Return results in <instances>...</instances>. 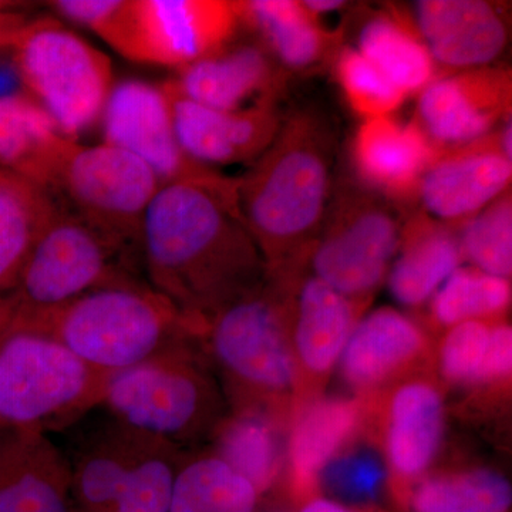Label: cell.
Listing matches in <instances>:
<instances>
[{
  "label": "cell",
  "instance_id": "37",
  "mask_svg": "<svg viewBox=\"0 0 512 512\" xmlns=\"http://www.w3.org/2000/svg\"><path fill=\"white\" fill-rule=\"evenodd\" d=\"M463 259L485 274L510 279L512 272V201L510 192L468 218L458 229Z\"/></svg>",
  "mask_w": 512,
  "mask_h": 512
},
{
  "label": "cell",
  "instance_id": "39",
  "mask_svg": "<svg viewBox=\"0 0 512 512\" xmlns=\"http://www.w3.org/2000/svg\"><path fill=\"white\" fill-rule=\"evenodd\" d=\"M121 5H123V0H57V2H50V8L55 9L63 18L84 26V28L92 29L101 39L109 35L117 16H119Z\"/></svg>",
  "mask_w": 512,
  "mask_h": 512
},
{
  "label": "cell",
  "instance_id": "34",
  "mask_svg": "<svg viewBox=\"0 0 512 512\" xmlns=\"http://www.w3.org/2000/svg\"><path fill=\"white\" fill-rule=\"evenodd\" d=\"M510 305V279L460 266L430 299V313L436 325L448 329L473 320H503Z\"/></svg>",
  "mask_w": 512,
  "mask_h": 512
},
{
  "label": "cell",
  "instance_id": "1",
  "mask_svg": "<svg viewBox=\"0 0 512 512\" xmlns=\"http://www.w3.org/2000/svg\"><path fill=\"white\" fill-rule=\"evenodd\" d=\"M140 261L148 285L204 326L261 285L266 264L239 211L238 178L210 170L161 185L141 227Z\"/></svg>",
  "mask_w": 512,
  "mask_h": 512
},
{
  "label": "cell",
  "instance_id": "17",
  "mask_svg": "<svg viewBox=\"0 0 512 512\" xmlns=\"http://www.w3.org/2000/svg\"><path fill=\"white\" fill-rule=\"evenodd\" d=\"M446 427L443 394L426 377H414L394 387L383 417V450L390 483L400 497L426 476L439 456Z\"/></svg>",
  "mask_w": 512,
  "mask_h": 512
},
{
  "label": "cell",
  "instance_id": "5",
  "mask_svg": "<svg viewBox=\"0 0 512 512\" xmlns=\"http://www.w3.org/2000/svg\"><path fill=\"white\" fill-rule=\"evenodd\" d=\"M106 380L0 298V440L70 426L100 406Z\"/></svg>",
  "mask_w": 512,
  "mask_h": 512
},
{
  "label": "cell",
  "instance_id": "13",
  "mask_svg": "<svg viewBox=\"0 0 512 512\" xmlns=\"http://www.w3.org/2000/svg\"><path fill=\"white\" fill-rule=\"evenodd\" d=\"M362 303L346 298L315 276L292 275L291 339L299 376V402L315 397L339 365L362 318Z\"/></svg>",
  "mask_w": 512,
  "mask_h": 512
},
{
  "label": "cell",
  "instance_id": "25",
  "mask_svg": "<svg viewBox=\"0 0 512 512\" xmlns=\"http://www.w3.org/2000/svg\"><path fill=\"white\" fill-rule=\"evenodd\" d=\"M143 440L111 417L84 439L73 460L67 458L76 512H114Z\"/></svg>",
  "mask_w": 512,
  "mask_h": 512
},
{
  "label": "cell",
  "instance_id": "8",
  "mask_svg": "<svg viewBox=\"0 0 512 512\" xmlns=\"http://www.w3.org/2000/svg\"><path fill=\"white\" fill-rule=\"evenodd\" d=\"M136 255L60 204L2 298L23 315L40 318L93 289L131 278Z\"/></svg>",
  "mask_w": 512,
  "mask_h": 512
},
{
  "label": "cell",
  "instance_id": "20",
  "mask_svg": "<svg viewBox=\"0 0 512 512\" xmlns=\"http://www.w3.org/2000/svg\"><path fill=\"white\" fill-rule=\"evenodd\" d=\"M417 32L434 63L451 69H481L507 46V26L483 0H420L414 5Z\"/></svg>",
  "mask_w": 512,
  "mask_h": 512
},
{
  "label": "cell",
  "instance_id": "35",
  "mask_svg": "<svg viewBox=\"0 0 512 512\" xmlns=\"http://www.w3.org/2000/svg\"><path fill=\"white\" fill-rule=\"evenodd\" d=\"M181 448L144 437L114 512H170Z\"/></svg>",
  "mask_w": 512,
  "mask_h": 512
},
{
  "label": "cell",
  "instance_id": "38",
  "mask_svg": "<svg viewBox=\"0 0 512 512\" xmlns=\"http://www.w3.org/2000/svg\"><path fill=\"white\" fill-rule=\"evenodd\" d=\"M336 77L349 106L365 120L390 116L406 99L375 64L350 47L339 53Z\"/></svg>",
  "mask_w": 512,
  "mask_h": 512
},
{
  "label": "cell",
  "instance_id": "4",
  "mask_svg": "<svg viewBox=\"0 0 512 512\" xmlns=\"http://www.w3.org/2000/svg\"><path fill=\"white\" fill-rule=\"evenodd\" d=\"M30 319L84 365L107 377L175 346L200 342L205 328L136 276L100 286Z\"/></svg>",
  "mask_w": 512,
  "mask_h": 512
},
{
  "label": "cell",
  "instance_id": "28",
  "mask_svg": "<svg viewBox=\"0 0 512 512\" xmlns=\"http://www.w3.org/2000/svg\"><path fill=\"white\" fill-rule=\"evenodd\" d=\"M59 207L47 188L0 168V298L12 291L30 249Z\"/></svg>",
  "mask_w": 512,
  "mask_h": 512
},
{
  "label": "cell",
  "instance_id": "24",
  "mask_svg": "<svg viewBox=\"0 0 512 512\" xmlns=\"http://www.w3.org/2000/svg\"><path fill=\"white\" fill-rule=\"evenodd\" d=\"M397 252L387 286L393 298L409 308L430 302L463 261L453 225L426 214L413 215L403 225Z\"/></svg>",
  "mask_w": 512,
  "mask_h": 512
},
{
  "label": "cell",
  "instance_id": "40",
  "mask_svg": "<svg viewBox=\"0 0 512 512\" xmlns=\"http://www.w3.org/2000/svg\"><path fill=\"white\" fill-rule=\"evenodd\" d=\"M12 5L13 3L0 2V50L12 49L29 22L25 16L10 12Z\"/></svg>",
  "mask_w": 512,
  "mask_h": 512
},
{
  "label": "cell",
  "instance_id": "30",
  "mask_svg": "<svg viewBox=\"0 0 512 512\" xmlns=\"http://www.w3.org/2000/svg\"><path fill=\"white\" fill-rule=\"evenodd\" d=\"M261 494L217 453L181 458L170 512H258Z\"/></svg>",
  "mask_w": 512,
  "mask_h": 512
},
{
  "label": "cell",
  "instance_id": "22",
  "mask_svg": "<svg viewBox=\"0 0 512 512\" xmlns=\"http://www.w3.org/2000/svg\"><path fill=\"white\" fill-rule=\"evenodd\" d=\"M440 151L420 124L377 117L366 120L357 130L353 163L370 187L392 200L406 201L419 195L423 175Z\"/></svg>",
  "mask_w": 512,
  "mask_h": 512
},
{
  "label": "cell",
  "instance_id": "12",
  "mask_svg": "<svg viewBox=\"0 0 512 512\" xmlns=\"http://www.w3.org/2000/svg\"><path fill=\"white\" fill-rule=\"evenodd\" d=\"M104 143L146 163L161 183L210 171L185 156L175 136L173 110L165 86L124 80L113 86L100 117Z\"/></svg>",
  "mask_w": 512,
  "mask_h": 512
},
{
  "label": "cell",
  "instance_id": "10",
  "mask_svg": "<svg viewBox=\"0 0 512 512\" xmlns=\"http://www.w3.org/2000/svg\"><path fill=\"white\" fill-rule=\"evenodd\" d=\"M402 225L386 201L349 188L333 202L306 251L312 275L366 305L389 275Z\"/></svg>",
  "mask_w": 512,
  "mask_h": 512
},
{
  "label": "cell",
  "instance_id": "31",
  "mask_svg": "<svg viewBox=\"0 0 512 512\" xmlns=\"http://www.w3.org/2000/svg\"><path fill=\"white\" fill-rule=\"evenodd\" d=\"M234 8L239 22L261 33L279 60L292 69L319 62L332 43L302 2L249 0L234 2Z\"/></svg>",
  "mask_w": 512,
  "mask_h": 512
},
{
  "label": "cell",
  "instance_id": "6",
  "mask_svg": "<svg viewBox=\"0 0 512 512\" xmlns=\"http://www.w3.org/2000/svg\"><path fill=\"white\" fill-rule=\"evenodd\" d=\"M100 406L126 429L181 450L214 434L227 417L200 342L175 346L107 377Z\"/></svg>",
  "mask_w": 512,
  "mask_h": 512
},
{
  "label": "cell",
  "instance_id": "41",
  "mask_svg": "<svg viewBox=\"0 0 512 512\" xmlns=\"http://www.w3.org/2000/svg\"><path fill=\"white\" fill-rule=\"evenodd\" d=\"M296 512H384L380 508H359L330 500L325 495H313L299 505Z\"/></svg>",
  "mask_w": 512,
  "mask_h": 512
},
{
  "label": "cell",
  "instance_id": "29",
  "mask_svg": "<svg viewBox=\"0 0 512 512\" xmlns=\"http://www.w3.org/2000/svg\"><path fill=\"white\" fill-rule=\"evenodd\" d=\"M284 419L268 412H232L222 420L215 436L218 456L237 470L264 497L278 483L285 467Z\"/></svg>",
  "mask_w": 512,
  "mask_h": 512
},
{
  "label": "cell",
  "instance_id": "19",
  "mask_svg": "<svg viewBox=\"0 0 512 512\" xmlns=\"http://www.w3.org/2000/svg\"><path fill=\"white\" fill-rule=\"evenodd\" d=\"M366 417L365 404L352 397L315 396L296 404L285 463L289 487L299 503L318 495L323 468L356 440Z\"/></svg>",
  "mask_w": 512,
  "mask_h": 512
},
{
  "label": "cell",
  "instance_id": "11",
  "mask_svg": "<svg viewBox=\"0 0 512 512\" xmlns=\"http://www.w3.org/2000/svg\"><path fill=\"white\" fill-rule=\"evenodd\" d=\"M238 22L234 2L126 0L109 45L133 62L181 69L225 49Z\"/></svg>",
  "mask_w": 512,
  "mask_h": 512
},
{
  "label": "cell",
  "instance_id": "3",
  "mask_svg": "<svg viewBox=\"0 0 512 512\" xmlns=\"http://www.w3.org/2000/svg\"><path fill=\"white\" fill-rule=\"evenodd\" d=\"M291 311L292 275L266 274L205 323L200 348L220 375L232 412L259 410L285 419L298 404Z\"/></svg>",
  "mask_w": 512,
  "mask_h": 512
},
{
  "label": "cell",
  "instance_id": "9",
  "mask_svg": "<svg viewBox=\"0 0 512 512\" xmlns=\"http://www.w3.org/2000/svg\"><path fill=\"white\" fill-rule=\"evenodd\" d=\"M161 185L157 174L126 150L70 140L47 190L67 210L140 256L141 227Z\"/></svg>",
  "mask_w": 512,
  "mask_h": 512
},
{
  "label": "cell",
  "instance_id": "14",
  "mask_svg": "<svg viewBox=\"0 0 512 512\" xmlns=\"http://www.w3.org/2000/svg\"><path fill=\"white\" fill-rule=\"evenodd\" d=\"M512 160L505 157L500 134L440 151L423 175L419 197L434 220L454 225L483 211L507 192Z\"/></svg>",
  "mask_w": 512,
  "mask_h": 512
},
{
  "label": "cell",
  "instance_id": "43",
  "mask_svg": "<svg viewBox=\"0 0 512 512\" xmlns=\"http://www.w3.org/2000/svg\"><path fill=\"white\" fill-rule=\"evenodd\" d=\"M258 512H291V511L285 510V508L276 507V508H269V510H265V511L259 510Z\"/></svg>",
  "mask_w": 512,
  "mask_h": 512
},
{
  "label": "cell",
  "instance_id": "7",
  "mask_svg": "<svg viewBox=\"0 0 512 512\" xmlns=\"http://www.w3.org/2000/svg\"><path fill=\"white\" fill-rule=\"evenodd\" d=\"M25 92L64 137L100 121L113 89L109 57L52 19L29 20L12 47Z\"/></svg>",
  "mask_w": 512,
  "mask_h": 512
},
{
  "label": "cell",
  "instance_id": "32",
  "mask_svg": "<svg viewBox=\"0 0 512 512\" xmlns=\"http://www.w3.org/2000/svg\"><path fill=\"white\" fill-rule=\"evenodd\" d=\"M409 512H510V481L488 468L430 474L402 494Z\"/></svg>",
  "mask_w": 512,
  "mask_h": 512
},
{
  "label": "cell",
  "instance_id": "36",
  "mask_svg": "<svg viewBox=\"0 0 512 512\" xmlns=\"http://www.w3.org/2000/svg\"><path fill=\"white\" fill-rule=\"evenodd\" d=\"M390 484L386 461L370 447L343 448L320 473L318 490L330 500L359 508H379Z\"/></svg>",
  "mask_w": 512,
  "mask_h": 512
},
{
  "label": "cell",
  "instance_id": "42",
  "mask_svg": "<svg viewBox=\"0 0 512 512\" xmlns=\"http://www.w3.org/2000/svg\"><path fill=\"white\" fill-rule=\"evenodd\" d=\"M302 5L316 18V16L325 15V13L335 12V10L342 8L345 2H340V0H306V2H302Z\"/></svg>",
  "mask_w": 512,
  "mask_h": 512
},
{
  "label": "cell",
  "instance_id": "2",
  "mask_svg": "<svg viewBox=\"0 0 512 512\" xmlns=\"http://www.w3.org/2000/svg\"><path fill=\"white\" fill-rule=\"evenodd\" d=\"M329 140L308 114L281 124L275 140L238 178L242 220L266 272L295 268L318 234L329 200Z\"/></svg>",
  "mask_w": 512,
  "mask_h": 512
},
{
  "label": "cell",
  "instance_id": "21",
  "mask_svg": "<svg viewBox=\"0 0 512 512\" xmlns=\"http://www.w3.org/2000/svg\"><path fill=\"white\" fill-rule=\"evenodd\" d=\"M0 512H76L69 460L47 434L0 440Z\"/></svg>",
  "mask_w": 512,
  "mask_h": 512
},
{
  "label": "cell",
  "instance_id": "27",
  "mask_svg": "<svg viewBox=\"0 0 512 512\" xmlns=\"http://www.w3.org/2000/svg\"><path fill=\"white\" fill-rule=\"evenodd\" d=\"M440 375L460 387H501L512 375V329L504 320L451 326L439 346Z\"/></svg>",
  "mask_w": 512,
  "mask_h": 512
},
{
  "label": "cell",
  "instance_id": "15",
  "mask_svg": "<svg viewBox=\"0 0 512 512\" xmlns=\"http://www.w3.org/2000/svg\"><path fill=\"white\" fill-rule=\"evenodd\" d=\"M511 74L505 69L466 70L433 80L419 101L423 130L434 144L463 146L490 136L510 119Z\"/></svg>",
  "mask_w": 512,
  "mask_h": 512
},
{
  "label": "cell",
  "instance_id": "16",
  "mask_svg": "<svg viewBox=\"0 0 512 512\" xmlns=\"http://www.w3.org/2000/svg\"><path fill=\"white\" fill-rule=\"evenodd\" d=\"M164 86L170 96L178 144L185 156L204 167L261 157L281 128L272 106L214 110L185 99L170 83Z\"/></svg>",
  "mask_w": 512,
  "mask_h": 512
},
{
  "label": "cell",
  "instance_id": "23",
  "mask_svg": "<svg viewBox=\"0 0 512 512\" xmlns=\"http://www.w3.org/2000/svg\"><path fill=\"white\" fill-rule=\"evenodd\" d=\"M185 99L214 110L238 111L272 106L278 73L264 50L256 46L222 49L178 69L168 82Z\"/></svg>",
  "mask_w": 512,
  "mask_h": 512
},
{
  "label": "cell",
  "instance_id": "18",
  "mask_svg": "<svg viewBox=\"0 0 512 512\" xmlns=\"http://www.w3.org/2000/svg\"><path fill=\"white\" fill-rule=\"evenodd\" d=\"M429 352L430 339L423 326L384 306L356 323L340 356V376L357 394H370L412 372Z\"/></svg>",
  "mask_w": 512,
  "mask_h": 512
},
{
  "label": "cell",
  "instance_id": "33",
  "mask_svg": "<svg viewBox=\"0 0 512 512\" xmlns=\"http://www.w3.org/2000/svg\"><path fill=\"white\" fill-rule=\"evenodd\" d=\"M357 50L406 96L423 92L434 80L433 57L400 18L380 15L370 19L360 30Z\"/></svg>",
  "mask_w": 512,
  "mask_h": 512
},
{
  "label": "cell",
  "instance_id": "26",
  "mask_svg": "<svg viewBox=\"0 0 512 512\" xmlns=\"http://www.w3.org/2000/svg\"><path fill=\"white\" fill-rule=\"evenodd\" d=\"M56 124L28 93L0 97V168L49 187L64 148Z\"/></svg>",
  "mask_w": 512,
  "mask_h": 512
}]
</instances>
